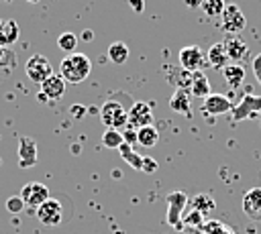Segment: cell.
I'll list each match as a JSON object with an SVG mask.
<instances>
[{"mask_svg": "<svg viewBox=\"0 0 261 234\" xmlns=\"http://www.w3.org/2000/svg\"><path fill=\"white\" fill-rule=\"evenodd\" d=\"M90 71H92L90 57L77 51L63 57L59 63V75L65 79V83H82L84 79H88Z\"/></svg>", "mask_w": 261, "mask_h": 234, "instance_id": "1", "label": "cell"}, {"mask_svg": "<svg viewBox=\"0 0 261 234\" xmlns=\"http://www.w3.org/2000/svg\"><path fill=\"white\" fill-rule=\"evenodd\" d=\"M100 120H102L104 126H108L112 130H118V128L126 126V122H128V110H124V106L120 102L108 100L100 108Z\"/></svg>", "mask_w": 261, "mask_h": 234, "instance_id": "2", "label": "cell"}, {"mask_svg": "<svg viewBox=\"0 0 261 234\" xmlns=\"http://www.w3.org/2000/svg\"><path fill=\"white\" fill-rule=\"evenodd\" d=\"M24 71H27V77H29L31 81L39 83V85H41L47 77H51V75H53V67H51L49 59H47L45 55H39V53L31 55V57L27 59Z\"/></svg>", "mask_w": 261, "mask_h": 234, "instance_id": "3", "label": "cell"}, {"mask_svg": "<svg viewBox=\"0 0 261 234\" xmlns=\"http://www.w3.org/2000/svg\"><path fill=\"white\" fill-rule=\"evenodd\" d=\"M179 65L181 69L194 73V71H202V67L206 65V55L198 45H188L179 49Z\"/></svg>", "mask_w": 261, "mask_h": 234, "instance_id": "4", "label": "cell"}, {"mask_svg": "<svg viewBox=\"0 0 261 234\" xmlns=\"http://www.w3.org/2000/svg\"><path fill=\"white\" fill-rule=\"evenodd\" d=\"M220 18H222V28H224L226 33H232V35L241 33V31L247 26V18H245L241 6L234 4V2H230V4L224 6Z\"/></svg>", "mask_w": 261, "mask_h": 234, "instance_id": "5", "label": "cell"}, {"mask_svg": "<svg viewBox=\"0 0 261 234\" xmlns=\"http://www.w3.org/2000/svg\"><path fill=\"white\" fill-rule=\"evenodd\" d=\"M37 218L45 226H57V224H61V220H63V206H61V201L55 199V197H49L45 203H41L37 208Z\"/></svg>", "mask_w": 261, "mask_h": 234, "instance_id": "6", "label": "cell"}, {"mask_svg": "<svg viewBox=\"0 0 261 234\" xmlns=\"http://www.w3.org/2000/svg\"><path fill=\"white\" fill-rule=\"evenodd\" d=\"M20 199L24 201V206L39 208L49 199V187L43 185L41 181H29L20 191Z\"/></svg>", "mask_w": 261, "mask_h": 234, "instance_id": "7", "label": "cell"}, {"mask_svg": "<svg viewBox=\"0 0 261 234\" xmlns=\"http://www.w3.org/2000/svg\"><path fill=\"white\" fill-rule=\"evenodd\" d=\"M257 112H261V96L255 94H245L241 98V102L237 106H232V120L241 122L249 116H255Z\"/></svg>", "mask_w": 261, "mask_h": 234, "instance_id": "8", "label": "cell"}, {"mask_svg": "<svg viewBox=\"0 0 261 234\" xmlns=\"http://www.w3.org/2000/svg\"><path fill=\"white\" fill-rule=\"evenodd\" d=\"M128 126L133 128H145V126H153V110L147 102H135L128 110Z\"/></svg>", "mask_w": 261, "mask_h": 234, "instance_id": "9", "label": "cell"}, {"mask_svg": "<svg viewBox=\"0 0 261 234\" xmlns=\"http://www.w3.org/2000/svg\"><path fill=\"white\" fill-rule=\"evenodd\" d=\"M18 167L29 169L37 165V142L31 136H20L18 138Z\"/></svg>", "mask_w": 261, "mask_h": 234, "instance_id": "10", "label": "cell"}, {"mask_svg": "<svg viewBox=\"0 0 261 234\" xmlns=\"http://www.w3.org/2000/svg\"><path fill=\"white\" fill-rule=\"evenodd\" d=\"M232 110V102L228 96L224 94H210L208 98H204V112L212 114V116H220Z\"/></svg>", "mask_w": 261, "mask_h": 234, "instance_id": "11", "label": "cell"}, {"mask_svg": "<svg viewBox=\"0 0 261 234\" xmlns=\"http://www.w3.org/2000/svg\"><path fill=\"white\" fill-rule=\"evenodd\" d=\"M222 47H224L226 57H228V61H230V63H232V61H241V59H245V57H247V53H249L247 43H245L241 37H237V35L226 37V39L222 41Z\"/></svg>", "mask_w": 261, "mask_h": 234, "instance_id": "12", "label": "cell"}, {"mask_svg": "<svg viewBox=\"0 0 261 234\" xmlns=\"http://www.w3.org/2000/svg\"><path fill=\"white\" fill-rule=\"evenodd\" d=\"M243 212L253 220H261V187H253V189L245 191Z\"/></svg>", "mask_w": 261, "mask_h": 234, "instance_id": "13", "label": "cell"}, {"mask_svg": "<svg viewBox=\"0 0 261 234\" xmlns=\"http://www.w3.org/2000/svg\"><path fill=\"white\" fill-rule=\"evenodd\" d=\"M41 94L47 100H59V98H63V94H65V79L59 73H53L51 77H47L41 83Z\"/></svg>", "mask_w": 261, "mask_h": 234, "instance_id": "14", "label": "cell"}, {"mask_svg": "<svg viewBox=\"0 0 261 234\" xmlns=\"http://www.w3.org/2000/svg\"><path fill=\"white\" fill-rule=\"evenodd\" d=\"M190 92L184 87H175L169 98V108L177 114H190Z\"/></svg>", "mask_w": 261, "mask_h": 234, "instance_id": "15", "label": "cell"}, {"mask_svg": "<svg viewBox=\"0 0 261 234\" xmlns=\"http://www.w3.org/2000/svg\"><path fill=\"white\" fill-rule=\"evenodd\" d=\"M206 63L212 65L214 69H224V67L230 63L228 57H226V51H224L222 43L210 45V49H208V53H206Z\"/></svg>", "mask_w": 261, "mask_h": 234, "instance_id": "16", "label": "cell"}, {"mask_svg": "<svg viewBox=\"0 0 261 234\" xmlns=\"http://www.w3.org/2000/svg\"><path fill=\"white\" fill-rule=\"evenodd\" d=\"M190 94L192 96H198V98H208L212 92H210V81L206 77L204 71H194L192 73V81H190Z\"/></svg>", "mask_w": 261, "mask_h": 234, "instance_id": "17", "label": "cell"}, {"mask_svg": "<svg viewBox=\"0 0 261 234\" xmlns=\"http://www.w3.org/2000/svg\"><path fill=\"white\" fill-rule=\"evenodd\" d=\"M222 77H224V81L228 83L230 90H237V87H241V83L245 79V67L239 65V63H228L222 69Z\"/></svg>", "mask_w": 261, "mask_h": 234, "instance_id": "18", "label": "cell"}, {"mask_svg": "<svg viewBox=\"0 0 261 234\" xmlns=\"http://www.w3.org/2000/svg\"><path fill=\"white\" fill-rule=\"evenodd\" d=\"M18 33H20V28H18L16 20H2V24H0V47H10L12 43H16Z\"/></svg>", "mask_w": 261, "mask_h": 234, "instance_id": "19", "label": "cell"}, {"mask_svg": "<svg viewBox=\"0 0 261 234\" xmlns=\"http://www.w3.org/2000/svg\"><path fill=\"white\" fill-rule=\"evenodd\" d=\"M157 140H159V132L155 130V126H145V128H139L137 130V142L141 147L151 149V147L157 144Z\"/></svg>", "mask_w": 261, "mask_h": 234, "instance_id": "20", "label": "cell"}, {"mask_svg": "<svg viewBox=\"0 0 261 234\" xmlns=\"http://www.w3.org/2000/svg\"><path fill=\"white\" fill-rule=\"evenodd\" d=\"M108 59L116 65H122L126 59H128V47L122 43V41H116L108 47Z\"/></svg>", "mask_w": 261, "mask_h": 234, "instance_id": "21", "label": "cell"}, {"mask_svg": "<svg viewBox=\"0 0 261 234\" xmlns=\"http://www.w3.org/2000/svg\"><path fill=\"white\" fill-rule=\"evenodd\" d=\"M118 151H120V155H122V159L130 165V167H135V169H139L141 171V163H143V155H139L137 151H133V147L130 144H126V142H122L120 147H118Z\"/></svg>", "mask_w": 261, "mask_h": 234, "instance_id": "22", "label": "cell"}, {"mask_svg": "<svg viewBox=\"0 0 261 234\" xmlns=\"http://www.w3.org/2000/svg\"><path fill=\"white\" fill-rule=\"evenodd\" d=\"M224 0H202L200 8L204 10L206 16L210 18H216V16H222V10H224Z\"/></svg>", "mask_w": 261, "mask_h": 234, "instance_id": "23", "label": "cell"}, {"mask_svg": "<svg viewBox=\"0 0 261 234\" xmlns=\"http://www.w3.org/2000/svg\"><path fill=\"white\" fill-rule=\"evenodd\" d=\"M57 47L61 51H65L67 55L69 53H75V47H77V37L73 33H61L59 39H57Z\"/></svg>", "mask_w": 261, "mask_h": 234, "instance_id": "24", "label": "cell"}, {"mask_svg": "<svg viewBox=\"0 0 261 234\" xmlns=\"http://www.w3.org/2000/svg\"><path fill=\"white\" fill-rule=\"evenodd\" d=\"M122 142H124V138H122V132H118V130L108 128V130L102 134V144H104L106 149H118Z\"/></svg>", "mask_w": 261, "mask_h": 234, "instance_id": "25", "label": "cell"}, {"mask_svg": "<svg viewBox=\"0 0 261 234\" xmlns=\"http://www.w3.org/2000/svg\"><path fill=\"white\" fill-rule=\"evenodd\" d=\"M169 201H171V212H169V222H175V218H177V212L186 206V195L184 193H171L169 197H167Z\"/></svg>", "mask_w": 261, "mask_h": 234, "instance_id": "26", "label": "cell"}, {"mask_svg": "<svg viewBox=\"0 0 261 234\" xmlns=\"http://www.w3.org/2000/svg\"><path fill=\"white\" fill-rule=\"evenodd\" d=\"M6 210H8L10 214H20V212L24 210V201L20 199V195L8 197V199H6Z\"/></svg>", "mask_w": 261, "mask_h": 234, "instance_id": "27", "label": "cell"}, {"mask_svg": "<svg viewBox=\"0 0 261 234\" xmlns=\"http://www.w3.org/2000/svg\"><path fill=\"white\" fill-rule=\"evenodd\" d=\"M141 171H143V173H155V171H157V161H155L153 157H143Z\"/></svg>", "mask_w": 261, "mask_h": 234, "instance_id": "28", "label": "cell"}, {"mask_svg": "<svg viewBox=\"0 0 261 234\" xmlns=\"http://www.w3.org/2000/svg\"><path fill=\"white\" fill-rule=\"evenodd\" d=\"M253 73H255L257 81L261 83V55H257V57L253 59Z\"/></svg>", "mask_w": 261, "mask_h": 234, "instance_id": "29", "label": "cell"}, {"mask_svg": "<svg viewBox=\"0 0 261 234\" xmlns=\"http://www.w3.org/2000/svg\"><path fill=\"white\" fill-rule=\"evenodd\" d=\"M128 6H130L135 12H143V10H145V0H128Z\"/></svg>", "mask_w": 261, "mask_h": 234, "instance_id": "30", "label": "cell"}, {"mask_svg": "<svg viewBox=\"0 0 261 234\" xmlns=\"http://www.w3.org/2000/svg\"><path fill=\"white\" fill-rule=\"evenodd\" d=\"M181 2L188 8H200V4H202V0H181Z\"/></svg>", "mask_w": 261, "mask_h": 234, "instance_id": "31", "label": "cell"}, {"mask_svg": "<svg viewBox=\"0 0 261 234\" xmlns=\"http://www.w3.org/2000/svg\"><path fill=\"white\" fill-rule=\"evenodd\" d=\"M82 39H84V41H92V39H94V33H92V31H84V33H82Z\"/></svg>", "mask_w": 261, "mask_h": 234, "instance_id": "32", "label": "cell"}, {"mask_svg": "<svg viewBox=\"0 0 261 234\" xmlns=\"http://www.w3.org/2000/svg\"><path fill=\"white\" fill-rule=\"evenodd\" d=\"M8 55H10V53L6 51V47H0V63H2V61H4V57H8Z\"/></svg>", "mask_w": 261, "mask_h": 234, "instance_id": "33", "label": "cell"}, {"mask_svg": "<svg viewBox=\"0 0 261 234\" xmlns=\"http://www.w3.org/2000/svg\"><path fill=\"white\" fill-rule=\"evenodd\" d=\"M77 106H80V104H77ZM77 106L73 108V114H75V116H80V114H84V108H77Z\"/></svg>", "mask_w": 261, "mask_h": 234, "instance_id": "34", "label": "cell"}, {"mask_svg": "<svg viewBox=\"0 0 261 234\" xmlns=\"http://www.w3.org/2000/svg\"><path fill=\"white\" fill-rule=\"evenodd\" d=\"M27 2H31V4H37V2H39V0H27Z\"/></svg>", "mask_w": 261, "mask_h": 234, "instance_id": "35", "label": "cell"}, {"mask_svg": "<svg viewBox=\"0 0 261 234\" xmlns=\"http://www.w3.org/2000/svg\"><path fill=\"white\" fill-rule=\"evenodd\" d=\"M0 24H2V18H0Z\"/></svg>", "mask_w": 261, "mask_h": 234, "instance_id": "36", "label": "cell"}, {"mask_svg": "<svg viewBox=\"0 0 261 234\" xmlns=\"http://www.w3.org/2000/svg\"><path fill=\"white\" fill-rule=\"evenodd\" d=\"M4 2H10V0H4Z\"/></svg>", "mask_w": 261, "mask_h": 234, "instance_id": "37", "label": "cell"}]
</instances>
